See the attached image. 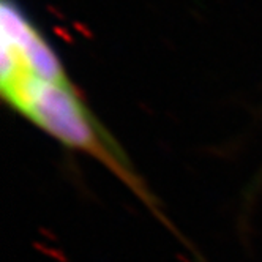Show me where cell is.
Masks as SVG:
<instances>
[{
    "instance_id": "7a4b0ae2",
    "label": "cell",
    "mask_w": 262,
    "mask_h": 262,
    "mask_svg": "<svg viewBox=\"0 0 262 262\" xmlns=\"http://www.w3.org/2000/svg\"><path fill=\"white\" fill-rule=\"evenodd\" d=\"M0 16L2 43L16 54L30 74L48 82L71 84L59 57L14 0H2Z\"/></svg>"
},
{
    "instance_id": "6da1fadb",
    "label": "cell",
    "mask_w": 262,
    "mask_h": 262,
    "mask_svg": "<svg viewBox=\"0 0 262 262\" xmlns=\"http://www.w3.org/2000/svg\"><path fill=\"white\" fill-rule=\"evenodd\" d=\"M0 82L7 104L67 148L97 160L158 220L166 221L155 194L116 138L93 116L73 82L55 84L35 78L7 45H2Z\"/></svg>"
}]
</instances>
